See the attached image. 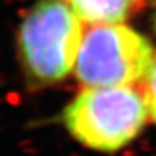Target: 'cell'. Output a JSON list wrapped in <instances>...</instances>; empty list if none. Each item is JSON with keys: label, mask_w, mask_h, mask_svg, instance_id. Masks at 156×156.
Listing matches in <instances>:
<instances>
[{"label": "cell", "mask_w": 156, "mask_h": 156, "mask_svg": "<svg viewBox=\"0 0 156 156\" xmlns=\"http://www.w3.org/2000/svg\"><path fill=\"white\" fill-rule=\"evenodd\" d=\"M148 115L143 93L132 85L88 86L65 107L62 123L82 147L110 154L132 143Z\"/></svg>", "instance_id": "6da1fadb"}, {"label": "cell", "mask_w": 156, "mask_h": 156, "mask_svg": "<svg viewBox=\"0 0 156 156\" xmlns=\"http://www.w3.org/2000/svg\"><path fill=\"white\" fill-rule=\"evenodd\" d=\"M82 23L67 0H38L18 30V55L26 77L40 86L65 80L74 70Z\"/></svg>", "instance_id": "7a4b0ae2"}, {"label": "cell", "mask_w": 156, "mask_h": 156, "mask_svg": "<svg viewBox=\"0 0 156 156\" xmlns=\"http://www.w3.org/2000/svg\"><path fill=\"white\" fill-rule=\"evenodd\" d=\"M151 43L132 27L92 25L82 36L76 77L88 86H125L145 77L155 60Z\"/></svg>", "instance_id": "3957f363"}, {"label": "cell", "mask_w": 156, "mask_h": 156, "mask_svg": "<svg viewBox=\"0 0 156 156\" xmlns=\"http://www.w3.org/2000/svg\"><path fill=\"white\" fill-rule=\"evenodd\" d=\"M145 0H67L77 16L88 25L121 23L143 8Z\"/></svg>", "instance_id": "277c9868"}, {"label": "cell", "mask_w": 156, "mask_h": 156, "mask_svg": "<svg viewBox=\"0 0 156 156\" xmlns=\"http://www.w3.org/2000/svg\"><path fill=\"white\" fill-rule=\"evenodd\" d=\"M141 93L145 100V104L148 107V112L152 116L154 122L156 123V58L152 63L151 69L145 77L143 78V85H141Z\"/></svg>", "instance_id": "5b68a950"}]
</instances>
